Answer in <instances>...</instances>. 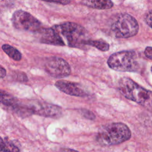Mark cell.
Returning a JSON list of instances; mask_svg holds the SVG:
<instances>
[{
	"label": "cell",
	"mask_w": 152,
	"mask_h": 152,
	"mask_svg": "<svg viewBox=\"0 0 152 152\" xmlns=\"http://www.w3.org/2000/svg\"><path fill=\"white\" fill-rule=\"evenodd\" d=\"M52 27L71 48L83 49L86 46L87 41L90 39L85 28L75 23L65 22Z\"/></svg>",
	"instance_id": "obj_1"
},
{
	"label": "cell",
	"mask_w": 152,
	"mask_h": 152,
	"mask_svg": "<svg viewBox=\"0 0 152 152\" xmlns=\"http://www.w3.org/2000/svg\"><path fill=\"white\" fill-rule=\"evenodd\" d=\"M131 132L126 125L112 123L102 127L96 135L97 141L104 145L119 144L131 138Z\"/></svg>",
	"instance_id": "obj_2"
},
{
	"label": "cell",
	"mask_w": 152,
	"mask_h": 152,
	"mask_svg": "<svg viewBox=\"0 0 152 152\" xmlns=\"http://www.w3.org/2000/svg\"><path fill=\"white\" fill-rule=\"evenodd\" d=\"M118 89L126 99L142 106H147L152 102V92L145 89L131 79L124 77L118 82Z\"/></svg>",
	"instance_id": "obj_3"
},
{
	"label": "cell",
	"mask_w": 152,
	"mask_h": 152,
	"mask_svg": "<svg viewBox=\"0 0 152 152\" xmlns=\"http://www.w3.org/2000/svg\"><path fill=\"white\" fill-rule=\"evenodd\" d=\"M112 69L121 72H137L139 63L137 54L132 50H123L112 54L107 61Z\"/></svg>",
	"instance_id": "obj_4"
},
{
	"label": "cell",
	"mask_w": 152,
	"mask_h": 152,
	"mask_svg": "<svg viewBox=\"0 0 152 152\" xmlns=\"http://www.w3.org/2000/svg\"><path fill=\"white\" fill-rule=\"evenodd\" d=\"M111 30L117 38H129L135 36L139 30L137 20L129 14H121L114 20Z\"/></svg>",
	"instance_id": "obj_5"
},
{
	"label": "cell",
	"mask_w": 152,
	"mask_h": 152,
	"mask_svg": "<svg viewBox=\"0 0 152 152\" xmlns=\"http://www.w3.org/2000/svg\"><path fill=\"white\" fill-rule=\"evenodd\" d=\"M13 26L18 30L36 31L40 28V22L29 12L22 10L15 11L12 16Z\"/></svg>",
	"instance_id": "obj_6"
},
{
	"label": "cell",
	"mask_w": 152,
	"mask_h": 152,
	"mask_svg": "<svg viewBox=\"0 0 152 152\" xmlns=\"http://www.w3.org/2000/svg\"><path fill=\"white\" fill-rule=\"evenodd\" d=\"M45 71L55 78H64L71 74V67L69 64L63 58L59 57H50L48 58L44 65Z\"/></svg>",
	"instance_id": "obj_7"
},
{
	"label": "cell",
	"mask_w": 152,
	"mask_h": 152,
	"mask_svg": "<svg viewBox=\"0 0 152 152\" xmlns=\"http://www.w3.org/2000/svg\"><path fill=\"white\" fill-rule=\"evenodd\" d=\"M28 106L32 114L45 117L58 118L62 113V108L58 106L42 101L31 102Z\"/></svg>",
	"instance_id": "obj_8"
},
{
	"label": "cell",
	"mask_w": 152,
	"mask_h": 152,
	"mask_svg": "<svg viewBox=\"0 0 152 152\" xmlns=\"http://www.w3.org/2000/svg\"><path fill=\"white\" fill-rule=\"evenodd\" d=\"M36 37L40 43L55 46H64L65 43L58 34L53 28H40L34 31Z\"/></svg>",
	"instance_id": "obj_9"
},
{
	"label": "cell",
	"mask_w": 152,
	"mask_h": 152,
	"mask_svg": "<svg viewBox=\"0 0 152 152\" xmlns=\"http://www.w3.org/2000/svg\"><path fill=\"white\" fill-rule=\"evenodd\" d=\"M55 85L60 91L70 96L83 97L87 95V93L80 85L75 83L61 80L57 81Z\"/></svg>",
	"instance_id": "obj_10"
},
{
	"label": "cell",
	"mask_w": 152,
	"mask_h": 152,
	"mask_svg": "<svg viewBox=\"0 0 152 152\" xmlns=\"http://www.w3.org/2000/svg\"><path fill=\"white\" fill-rule=\"evenodd\" d=\"M83 4L88 7L97 10H107L113 6L111 0H83Z\"/></svg>",
	"instance_id": "obj_11"
},
{
	"label": "cell",
	"mask_w": 152,
	"mask_h": 152,
	"mask_svg": "<svg viewBox=\"0 0 152 152\" xmlns=\"http://www.w3.org/2000/svg\"><path fill=\"white\" fill-rule=\"evenodd\" d=\"M2 49L9 57L14 61H19L22 58V55L20 52L10 45H3L2 46Z\"/></svg>",
	"instance_id": "obj_12"
},
{
	"label": "cell",
	"mask_w": 152,
	"mask_h": 152,
	"mask_svg": "<svg viewBox=\"0 0 152 152\" xmlns=\"http://www.w3.org/2000/svg\"><path fill=\"white\" fill-rule=\"evenodd\" d=\"M86 45L91 46L93 47H95L96 48L98 49L99 50L106 52L109 49V45L105 41H103V40H88L86 42Z\"/></svg>",
	"instance_id": "obj_13"
},
{
	"label": "cell",
	"mask_w": 152,
	"mask_h": 152,
	"mask_svg": "<svg viewBox=\"0 0 152 152\" xmlns=\"http://www.w3.org/2000/svg\"><path fill=\"white\" fill-rule=\"evenodd\" d=\"M0 152H20V150L13 144L8 141H4L0 137Z\"/></svg>",
	"instance_id": "obj_14"
},
{
	"label": "cell",
	"mask_w": 152,
	"mask_h": 152,
	"mask_svg": "<svg viewBox=\"0 0 152 152\" xmlns=\"http://www.w3.org/2000/svg\"><path fill=\"white\" fill-rule=\"evenodd\" d=\"M13 78L20 82H27L28 81L27 75L23 72L15 71L13 73Z\"/></svg>",
	"instance_id": "obj_15"
},
{
	"label": "cell",
	"mask_w": 152,
	"mask_h": 152,
	"mask_svg": "<svg viewBox=\"0 0 152 152\" xmlns=\"http://www.w3.org/2000/svg\"><path fill=\"white\" fill-rule=\"evenodd\" d=\"M81 114L87 119H90V120H94L96 118L94 114L91 112L89 110L87 109H82L81 110Z\"/></svg>",
	"instance_id": "obj_16"
},
{
	"label": "cell",
	"mask_w": 152,
	"mask_h": 152,
	"mask_svg": "<svg viewBox=\"0 0 152 152\" xmlns=\"http://www.w3.org/2000/svg\"><path fill=\"white\" fill-rule=\"evenodd\" d=\"M144 20L146 24L152 28V10L149 11L146 14Z\"/></svg>",
	"instance_id": "obj_17"
},
{
	"label": "cell",
	"mask_w": 152,
	"mask_h": 152,
	"mask_svg": "<svg viewBox=\"0 0 152 152\" xmlns=\"http://www.w3.org/2000/svg\"><path fill=\"white\" fill-rule=\"evenodd\" d=\"M42 1L49 2H55V3L61 4L62 5H67L69 4L71 1V0H42Z\"/></svg>",
	"instance_id": "obj_18"
},
{
	"label": "cell",
	"mask_w": 152,
	"mask_h": 152,
	"mask_svg": "<svg viewBox=\"0 0 152 152\" xmlns=\"http://www.w3.org/2000/svg\"><path fill=\"white\" fill-rule=\"evenodd\" d=\"M144 55L147 58L152 60V47H147L144 50Z\"/></svg>",
	"instance_id": "obj_19"
},
{
	"label": "cell",
	"mask_w": 152,
	"mask_h": 152,
	"mask_svg": "<svg viewBox=\"0 0 152 152\" xmlns=\"http://www.w3.org/2000/svg\"><path fill=\"white\" fill-rule=\"evenodd\" d=\"M7 75V71L5 69L0 65V78H2Z\"/></svg>",
	"instance_id": "obj_20"
},
{
	"label": "cell",
	"mask_w": 152,
	"mask_h": 152,
	"mask_svg": "<svg viewBox=\"0 0 152 152\" xmlns=\"http://www.w3.org/2000/svg\"><path fill=\"white\" fill-rule=\"evenodd\" d=\"M58 152H79V151L73 149H70V148H62V149H61Z\"/></svg>",
	"instance_id": "obj_21"
},
{
	"label": "cell",
	"mask_w": 152,
	"mask_h": 152,
	"mask_svg": "<svg viewBox=\"0 0 152 152\" xmlns=\"http://www.w3.org/2000/svg\"><path fill=\"white\" fill-rule=\"evenodd\" d=\"M6 93H7V92H5V91H4L3 93H0V103H1V102H2V98H3L4 96L5 95V94Z\"/></svg>",
	"instance_id": "obj_22"
},
{
	"label": "cell",
	"mask_w": 152,
	"mask_h": 152,
	"mask_svg": "<svg viewBox=\"0 0 152 152\" xmlns=\"http://www.w3.org/2000/svg\"><path fill=\"white\" fill-rule=\"evenodd\" d=\"M151 72H152V66H151Z\"/></svg>",
	"instance_id": "obj_23"
}]
</instances>
